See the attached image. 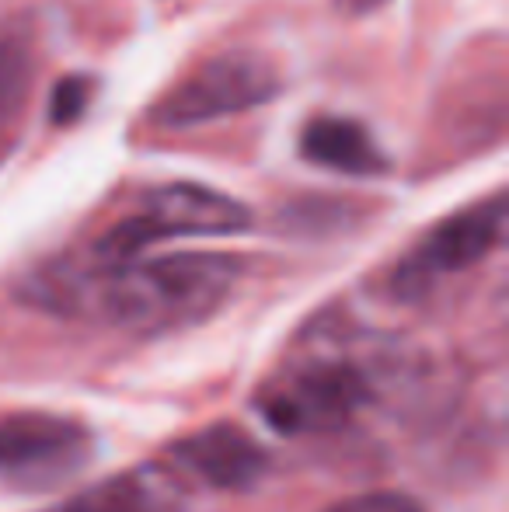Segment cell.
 <instances>
[{
	"label": "cell",
	"instance_id": "obj_10",
	"mask_svg": "<svg viewBox=\"0 0 509 512\" xmlns=\"http://www.w3.org/2000/svg\"><path fill=\"white\" fill-rule=\"evenodd\" d=\"M32 49L21 35L4 32L0 35V122L11 119L28 98V88H32Z\"/></svg>",
	"mask_w": 509,
	"mask_h": 512
},
{
	"label": "cell",
	"instance_id": "obj_5",
	"mask_svg": "<svg viewBox=\"0 0 509 512\" xmlns=\"http://www.w3.org/2000/svg\"><path fill=\"white\" fill-rule=\"evenodd\" d=\"M95 439L74 418L11 415L0 422V481L18 492H49L88 467Z\"/></svg>",
	"mask_w": 509,
	"mask_h": 512
},
{
	"label": "cell",
	"instance_id": "obj_12",
	"mask_svg": "<svg viewBox=\"0 0 509 512\" xmlns=\"http://www.w3.org/2000/svg\"><path fill=\"white\" fill-rule=\"evenodd\" d=\"M328 512H426V509H422V502L412 499V495L384 488V492H363V495H353V499H342Z\"/></svg>",
	"mask_w": 509,
	"mask_h": 512
},
{
	"label": "cell",
	"instance_id": "obj_2",
	"mask_svg": "<svg viewBox=\"0 0 509 512\" xmlns=\"http://www.w3.org/2000/svg\"><path fill=\"white\" fill-rule=\"evenodd\" d=\"M248 227H252V209L224 192L192 182L157 185L143 196L140 213L98 237L91 262H133L143 248L164 237H231L245 234Z\"/></svg>",
	"mask_w": 509,
	"mask_h": 512
},
{
	"label": "cell",
	"instance_id": "obj_3",
	"mask_svg": "<svg viewBox=\"0 0 509 512\" xmlns=\"http://www.w3.org/2000/svg\"><path fill=\"white\" fill-rule=\"evenodd\" d=\"M374 398L367 363L353 359H311L283 370L262 394L258 411L272 429L286 436L342 429L367 401Z\"/></svg>",
	"mask_w": 509,
	"mask_h": 512
},
{
	"label": "cell",
	"instance_id": "obj_13",
	"mask_svg": "<svg viewBox=\"0 0 509 512\" xmlns=\"http://www.w3.org/2000/svg\"><path fill=\"white\" fill-rule=\"evenodd\" d=\"M346 14H370V11H381L387 0H335Z\"/></svg>",
	"mask_w": 509,
	"mask_h": 512
},
{
	"label": "cell",
	"instance_id": "obj_4",
	"mask_svg": "<svg viewBox=\"0 0 509 512\" xmlns=\"http://www.w3.org/2000/svg\"><path fill=\"white\" fill-rule=\"evenodd\" d=\"M279 74L258 53H224L206 60L196 74H189L175 91L157 102L154 122L168 129H192L227 115L252 112L279 95Z\"/></svg>",
	"mask_w": 509,
	"mask_h": 512
},
{
	"label": "cell",
	"instance_id": "obj_8",
	"mask_svg": "<svg viewBox=\"0 0 509 512\" xmlns=\"http://www.w3.org/2000/svg\"><path fill=\"white\" fill-rule=\"evenodd\" d=\"M196 488L171 460L136 464L63 499L49 512H189Z\"/></svg>",
	"mask_w": 509,
	"mask_h": 512
},
{
	"label": "cell",
	"instance_id": "obj_11",
	"mask_svg": "<svg viewBox=\"0 0 509 512\" xmlns=\"http://www.w3.org/2000/svg\"><path fill=\"white\" fill-rule=\"evenodd\" d=\"M91 102V81L84 74L63 77L53 88V102H49V119L53 126H74L84 115V108Z\"/></svg>",
	"mask_w": 509,
	"mask_h": 512
},
{
	"label": "cell",
	"instance_id": "obj_6",
	"mask_svg": "<svg viewBox=\"0 0 509 512\" xmlns=\"http://www.w3.org/2000/svg\"><path fill=\"white\" fill-rule=\"evenodd\" d=\"M506 230V196L485 199L475 203L461 213L447 216L443 223H436L422 244L398 265L394 272V290L401 297H419L426 293L436 279L457 276V272H468L503 241Z\"/></svg>",
	"mask_w": 509,
	"mask_h": 512
},
{
	"label": "cell",
	"instance_id": "obj_9",
	"mask_svg": "<svg viewBox=\"0 0 509 512\" xmlns=\"http://www.w3.org/2000/svg\"><path fill=\"white\" fill-rule=\"evenodd\" d=\"M300 154L318 168L353 178H374L391 171V157L377 147L374 133L346 115H318L307 122L300 133Z\"/></svg>",
	"mask_w": 509,
	"mask_h": 512
},
{
	"label": "cell",
	"instance_id": "obj_7",
	"mask_svg": "<svg viewBox=\"0 0 509 512\" xmlns=\"http://www.w3.org/2000/svg\"><path fill=\"white\" fill-rule=\"evenodd\" d=\"M168 460L192 488L203 485L213 492H252L269 471V453L258 446V439L241 425L227 422L171 446Z\"/></svg>",
	"mask_w": 509,
	"mask_h": 512
},
{
	"label": "cell",
	"instance_id": "obj_1",
	"mask_svg": "<svg viewBox=\"0 0 509 512\" xmlns=\"http://www.w3.org/2000/svg\"><path fill=\"white\" fill-rule=\"evenodd\" d=\"M241 279V262L213 251H185L133 262H60L42 269L28 283V300L53 314L84 317L109 328L178 331L206 321L224 307Z\"/></svg>",
	"mask_w": 509,
	"mask_h": 512
}]
</instances>
